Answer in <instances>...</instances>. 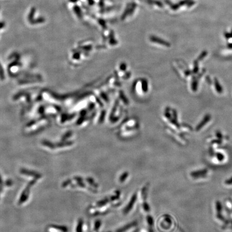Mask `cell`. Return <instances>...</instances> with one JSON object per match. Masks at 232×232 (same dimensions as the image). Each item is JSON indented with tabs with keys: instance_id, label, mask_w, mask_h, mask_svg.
Masks as SVG:
<instances>
[{
	"instance_id": "6da1fadb",
	"label": "cell",
	"mask_w": 232,
	"mask_h": 232,
	"mask_svg": "<svg viewBox=\"0 0 232 232\" xmlns=\"http://www.w3.org/2000/svg\"><path fill=\"white\" fill-rule=\"evenodd\" d=\"M30 187L27 186L26 188L25 189V190L23 192L21 195V197L20 198V199L19 201V204H22L23 203H24L25 201L27 200L29 196V190H30Z\"/></svg>"
},
{
	"instance_id": "7a4b0ae2",
	"label": "cell",
	"mask_w": 232,
	"mask_h": 232,
	"mask_svg": "<svg viewBox=\"0 0 232 232\" xmlns=\"http://www.w3.org/2000/svg\"><path fill=\"white\" fill-rule=\"evenodd\" d=\"M21 173H23V174L26 175H29V176L34 177L36 179L40 178V177H41V175L39 174V173H35V172H34V171H29V170H26V169H21Z\"/></svg>"
},
{
	"instance_id": "3957f363",
	"label": "cell",
	"mask_w": 232,
	"mask_h": 232,
	"mask_svg": "<svg viewBox=\"0 0 232 232\" xmlns=\"http://www.w3.org/2000/svg\"><path fill=\"white\" fill-rule=\"evenodd\" d=\"M136 195H133V197L131 198V201H130V203L127 205L126 207L124 209V213H127L130 210H131V208H132V206L134 205V204L136 201Z\"/></svg>"
},
{
	"instance_id": "277c9868",
	"label": "cell",
	"mask_w": 232,
	"mask_h": 232,
	"mask_svg": "<svg viewBox=\"0 0 232 232\" xmlns=\"http://www.w3.org/2000/svg\"><path fill=\"white\" fill-rule=\"evenodd\" d=\"M73 10L74 11L76 15L77 16V17L79 19H82L83 18V14L82 11L80 7L78 6H75L73 8Z\"/></svg>"
},
{
	"instance_id": "5b68a950",
	"label": "cell",
	"mask_w": 232,
	"mask_h": 232,
	"mask_svg": "<svg viewBox=\"0 0 232 232\" xmlns=\"http://www.w3.org/2000/svg\"><path fill=\"white\" fill-rule=\"evenodd\" d=\"M130 6H131V3L128 4L127 5V6H126V8H125V9L124 13H123V14H122V15L121 16V21H124V20H125V19H126L127 16H128Z\"/></svg>"
},
{
	"instance_id": "8992f818",
	"label": "cell",
	"mask_w": 232,
	"mask_h": 232,
	"mask_svg": "<svg viewBox=\"0 0 232 232\" xmlns=\"http://www.w3.org/2000/svg\"><path fill=\"white\" fill-rule=\"evenodd\" d=\"M146 2L149 4V5H156L158 6L162 7L163 6L162 3L160 1L158 0H145Z\"/></svg>"
},
{
	"instance_id": "52a82bcc",
	"label": "cell",
	"mask_w": 232,
	"mask_h": 232,
	"mask_svg": "<svg viewBox=\"0 0 232 232\" xmlns=\"http://www.w3.org/2000/svg\"><path fill=\"white\" fill-rule=\"evenodd\" d=\"M207 170L206 169L204 170H201L198 171H196L194 173H191V176L192 177H198L200 175H204L205 174L207 173Z\"/></svg>"
},
{
	"instance_id": "ba28073f",
	"label": "cell",
	"mask_w": 232,
	"mask_h": 232,
	"mask_svg": "<svg viewBox=\"0 0 232 232\" xmlns=\"http://www.w3.org/2000/svg\"><path fill=\"white\" fill-rule=\"evenodd\" d=\"M51 227H52V228H56L58 230H60L61 232H68V229L65 226H58V225H51Z\"/></svg>"
},
{
	"instance_id": "9c48e42d",
	"label": "cell",
	"mask_w": 232,
	"mask_h": 232,
	"mask_svg": "<svg viewBox=\"0 0 232 232\" xmlns=\"http://www.w3.org/2000/svg\"><path fill=\"white\" fill-rule=\"evenodd\" d=\"M217 212H218V218L219 219H222L223 218L221 216V205L220 204V201H217Z\"/></svg>"
},
{
	"instance_id": "30bf717a",
	"label": "cell",
	"mask_w": 232,
	"mask_h": 232,
	"mask_svg": "<svg viewBox=\"0 0 232 232\" xmlns=\"http://www.w3.org/2000/svg\"><path fill=\"white\" fill-rule=\"evenodd\" d=\"M137 4L135 2L131 3V6H130V10H129V14L128 16H131L133 14L135 10L136 9Z\"/></svg>"
},
{
	"instance_id": "8fae6325",
	"label": "cell",
	"mask_w": 232,
	"mask_h": 232,
	"mask_svg": "<svg viewBox=\"0 0 232 232\" xmlns=\"http://www.w3.org/2000/svg\"><path fill=\"white\" fill-rule=\"evenodd\" d=\"M82 225H83V222L82 220H80L79 222L77 223V227H76V232H82Z\"/></svg>"
},
{
	"instance_id": "7c38bea8",
	"label": "cell",
	"mask_w": 232,
	"mask_h": 232,
	"mask_svg": "<svg viewBox=\"0 0 232 232\" xmlns=\"http://www.w3.org/2000/svg\"><path fill=\"white\" fill-rule=\"evenodd\" d=\"M127 176H128V173H123L122 175H121V176L120 177V178H119V182H124V180H126V178H127Z\"/></svg>"
},
{
	"instance_id": "4fadbf2b",
	"label": "cell",
	"mask_w": 232,
	"mask_h": 232,
	"mask_svg": "<svg viewBox=\"0 0 232 232\" xmlns=\"http://www.w3.org/2000/svg\"><path fill=\"white\" fill-rule=\"evenodd\" d=\"M99 23L102 26L103 28H106V22H105V21L104 19H99Z\"/></svg>"
},
{
	"instance_id": "5bb4252c",
	"label": "cell",
	"mask_w": 232,
	"mask_h": 232,
	"mask_svg": "<svg viewBox=\"0 0 232 232\" xmlns=\"http://www.w3.org/2000/svg\"><path fill=\"white\" fill-rule=\"evenodd\" d=\"M104 1L105 0H99V7L103 9V8H104Z\"/></svg>"
},
{
	"instance_id": "9a60e30c",
	"label": "cell",
	"mask_w": 232,
	"mask_h": 232,
	"mask_svg": "<svg viewBox=\"0 0 232 232\" xmlns=\"http://www.w3.org/2000/svg\"><path fill=\"white\" fill-rule=\"evenodd\" d=\"M88 2L90 6H93L95 3L94 0H88Z\"/></svg>"
},
{
	"instance_id": "2e32d148",
	"label": "cell",
	"mask_w": 232,
	"mask_h": 232,
	"mask_svg": "<svg viewBox=\"0 0 232 232\" xmlns=\"http://www.w3.org/2000/svg\"><path fill=\"white\" fill-rule=\"evenodd\" d=\"M225 183L227 184H232V177L230 179L228 180H226Z\"/></svg>"
},
{
	"instance_id": "e0dca14e",
	"label": "cell",
	"mask_w": 232,
	"mask_h": 232,
	"mask_svg": "<svg viewBox=\"0 0 232 232\" xmlns=\"http://www.w3.org/2000/svg\"><path fill=\"white\" fill-rule=\"evenodd\" d=\"M6 185L7 186H11V184H13V182L11 181H10V180H8L6 182Z\"/></svg>"
},
{
	"instance_id": "ac0fdd59",
	"label": "cell",
	"mask_w": 232,
	"mask_h": 232,
	"mask_svg": "<svg viewBox=\"0 0 232 232\" xmlns=\"http://www.w3.org/2000/svg\"><path fill=\"white\" fill-rule=\"evenodd\" d=\"M2 179H1V177L0 176V191H1L2 189Z\"/></svg>"
},
{
	"instance_id": "d6986e66",
	"label": "cell",
	"mask_w": 232,
	"mask_h": 232,
	"mask_svg": "<svg viewBox=\"0 0 232 232\" xmlns=\"http://www.w3.org/2000/svg\"><path fill=\"white\" fill-rule=\"evenodd\" d=\"M79 0H69V1L71 2V3H75L77 2Z\"/></svg>"
}]
</instances>
